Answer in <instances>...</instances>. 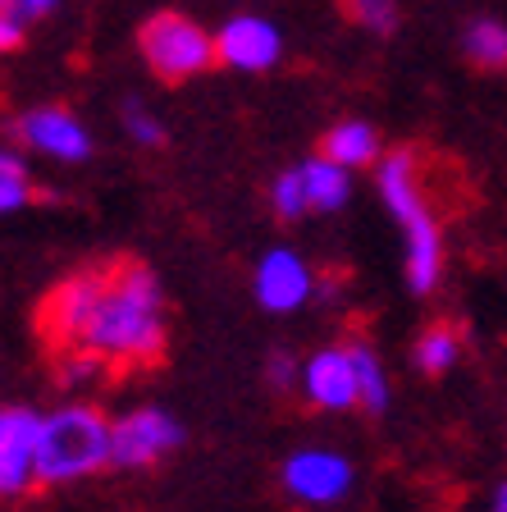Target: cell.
Masks as SVG:
<instances>
[{"label":"cell","instance_id":"1","mask_svg":"<svg viewBox=\"0 0 507 512\" xmlns=\"http://www.w3.org/2000/svg\"><path fill=\"white\" fill-rule=\"evenodd\" d=\"M42 330L60 348L101 362H151L165 348V288L142 261L78 270L51 288Z\"/></svg>","mask_w":507,"mask_h":512},{"label":"cell","instance_id":"2","mask_svg":"<svg viewBox=\"0 0 507 512\" xmlns=\"http://www.w3.org/2000/svg\"><path fill=\"white\" fill-rule=\"evenodd\" d=\"M375 188H380L393 224L402 229V243H407V261H402L407 288H412L416 298H430L434 288H439V279H444V229H439L430 202H425L412 151L402 147V151L380 156V165H375Z\"/></svg>","mask_w":507,"mask_h":512},{"label":"cell","instance_id":"3","mask_svg":"<svg viewBox=\"0 0 507 512\" xmlns=\"http://www.w3.org/2000/svg\"><path fill=\"white\" fill-rule=\"evenodd\" d=\"M110 430L106 412L92 403H64L42 416L37 435V480L42 485H74L110 467Z\"/></svg>","mask_w":507,"mask_h":512},{"label":"cell","instance_id":"4","mask_svg":"<svg viewBox=\"0 0 507 512\" xmlns=\"http://www.w3.org/2000/svg\"><path fill=\"white\" fill-rule=\"evenodd\" d=\"M142 60L156 69L165 83H188V78L206 74L220 55H215V37L188 14H151L138 32Z\"/></svg>","mask_w":507,"mask_h":512},{"label":"cell","instance_id":"5","mask_svg":"<svg viewBox=\"0 0 507 512\" xmlns=\"http://www.w3.org/2000/svg\"><path fill=\"white\" fill-rule=\"evenodd\" d=\"M279 480H284L288 499L307 503V508H334L352 494V480H357V467H352L348 453L325 444L297 448L288 453L284 467H279Z\"/></svg>","mask_w":507,"mask_h":512},{"label":"cell","instance_id":"6","mask_svg":"<svg viewBox=\"0 0 507 512\" xmlns=\"http://www.w3.org/2000/svg\"><path fill=\"white\" fill-rule=\"evenodd\" d=\"M179 444H183V426L165 407H156V403L133 407V412H124L115 421V430H110V467L147 471V467H156L160 458H169Z\"/></svg>","mask_w":507,"mask_h":512},{"label":"cell","instance_id":"7","mask_svg":"<svg viewBox=\"0 0 507 512\" xmlns=\"http://www.w3.org/2000/svg\"><path fill=\"white\" fill-rule=\"evenodd\" d=\"M37 435L42 416L32 407H0V499H19L37 485Z\"/></svg>","mask_w":507,"mask_h":512},{"label":"cell","instance_id":"8","mask_svg":"<svg viewBox=\"0 0 507 512\" xmlns=\"http://www.w3.org/2000/svg\"><path fill=\"white\" fill-rule=\"evenodd\" d=\"M14 133H19V142L28 151H42V156H51V160H69V165H78V160L92 156V133H87V124L69 106L23 110L19 124H14Z\"/></svg>","mask_w":507,"mask_h":512},{"label":"cell","instance_id":"9","mask_svg":"<svg viewBox=\"0 0 507 512\" xmlns=\"http://www.w3.org/2000/svg\"><path fill=\"white\" fill-rule=\"evenodd\" d=\"M311 288H316L311 266L293 247H270L252 270V293H256V302H261V311H270V316L302 311L311 302Z\"/></svg>","mask_w":507,"mask_h":512},{"label":"cell","instance_id":"10","mask_svg":"<svg viewBox=\"0 0 507 512\" xmlns=\"http://www.w3.org/2000/svg\"><path fill=\"white\" fill-rule=\"evenodd\" d=\"M215 55L238 74H265L284 55V32L270 19H261V14H238V19H229L215 32Z\"/></svg>","mask_w":507,"mask_h":512},{"label":"cell","instance_id":"11","mask_svg":"<svg viewBox=\"0 0 507 512\" xmlns=\"http://www.w3.org/2000/svg\"><path fill=\"white\" fill-rule=\"evenodd\" d=\"M302 398L320 412H348V407H361L357 394V366H352L348 348H320L302 362V380H297Z\"/></svg>","mask_w":507,"mask_h":512},{"label":"cell","instance_id":"12","mask_svg":"<svg viewBox=\"0 0 507 512\" xmlns=\"http://www.w3.org/2000/svg\"><path fill=\"white\" fill-rule=\"evenodd\" d=\"M380 133L366 124V119H338L320 138V156L338 160L343 170H366V165H380Z\"/></svg>","mask_w":507,"mask_h":512},{"label":"cell","instance_id":"13","mask_svg":"<svg viewBox=\"0 0 507 512\" xmlns=\"http://www.w3.org/2000/svg\"><path fill=\"white\" fill-rule=\"evenodd\" d=\"M297 174H302V183H307V202L311 211H343V206L352 202V170H343L338 160L329 156H311L297 165Z\"/></svg>","mask_w":507,"mask_h":512},{"label":"cell","instance_id":"14","mask_svg":"<svg viewBox=\"0 0 507 512\" xmlns=\"http://www.w3.org/2000/svg\"><path fill=\"white\" fill-rule=\"evenodd\" d=\"M348 352H352V366H357V394H361V407L380 416L384 407L393 403L389 371H384V362L375 357V348H370V343H352Z\"/></svg>","mask_w":507,"mask_h":512},{"label":"cell","instance_id":"15","mask_svg":"<svg viewBox=\"0 0 507 512\" xmlns=\"http://www.w3.org/2000/svg\"><path fill=\"white\" fill-rule=\"evenodd\" d=\"M462 51L480 69H507V23L498 19H476L462 32Z\"/></svg>","mask_w":507,"mask_h":512},{"label":"cell","instance_id":"16","mask_svg":"<svg viewBox=\"0 0 507 512\" xmlns=\"http://www.w3.org/2000/svg\"><path fill=\"white\" fill-rule=\"evenodd\" d=\"M416 371L421 375H448L457 362H462V339L448 325H430V330L416 339Z\"/></svg>","mask_w":507,"mask_h":512},{"label":"cell","instance_id":"17","mask_svg":"<svg viewBox=\"0 0 507 512\" xmlns=\"http://www.w3.org/2000/svg\"><path fill=\"white\" fill-rule=\"evenodd\" d=\"M270 206H275V215L279 220H302V215L311 211V202H307V183H302V174H297V165L293 170H284V174H275V183H270Z\"/></svg>","mask_w":507,"mask_h":512},{"label":"cell","instance_id":"18","mask_svg":"<svg viewBox=\"0 0 507 512\" xmlns=\"http://www.w3.org/2000/svg\"><path fill=\"white\" fill-rule=\"evenodd\" d=\"M343 10L352 23H361L375 37H389L398 28V0H343Z\"/></svg>","mask_w":507,"mask_h":512},{"label":"cell","instance_id":"19","mask_svg":"<svg viewBox=\"0 0 507 512\" xmlns=\"http://www.w3.org/2000/svg\"><path fill=\"white\" fill-rule=\"evenodd\" d=\"M124 133L138 142V147H160V142H165V128H160V119L151 115L142 101H133V96L124 101Z\"/></svg>","mask_w":507,"mask_h":512},{"label":"cell","instance_id":"20","mask_svg":"<svg viewBox=\"0 0 507 512\" xmlns=\"http://www.w3.org/2000/svg\"><path fill=\"white\" fill-rule=\"evenodd\" d=\"M110 362H101V357H92V352H78L69 348V357L60 362V384H69V389H78V384H92L101 380V371H106Z\"/></svg>","mask_w":507,"mask_h":512},{"label":"cell","instance_id":"21","mask_svg":"<svg viewBox=\"0 0 507 512\" xmlns=\"http://www.w3.org/2000/svg\"><path fill=\"white\" fill-rule=\"evenodd\" d=\"M32 202L28 174H0V215H14Z\"/></svg>","mask_w":507,"mask_h":512},{"label":"cell","instance_id":"22","mask_svg":"<svg viewBox=\"0 0 507 512\" xmlns=\"http://www.w3.org/2000/svg\"><path fill=\"white\" fill-rule=\"evenodd\" d=\"M265 380L275 384V389H293L302 380V362H297L293 352H270V362H265Z\"/></svg>","mask_w":507,"mask_h":512},{"label":"cell","instance_id":"23","mask_svg":"<svg viewBox=\"0 0 507 512\" xmlns=\"http://www.w3.org/2000/svg\"><path fill=\"white\" fill-rule=\"evenodd\" d=\"M55 5H60V0H0V14H10V19H19L23 28H28V23L46 19Z\"/></svg>","mask_w":507,"mask_h":512},{"label":"cell","instance_id":"24","mask_svg":"<svg viewBox=\"0 0 507 512\" xmlns=\"http://www.w3.org/2000/svg\"><path fill=\"white\" fill-rule=\"evenodd\" d=\"M23 23L19 19H10V14H0V51H19L23 46Z\"/></svg>","mask_w":507,"mask_h":512},{"label":"cell","instance_id":"25","mask_svg":"<svg viewBox=\"0 0 507 512\" xmlns=\"http://www.w3.org/2000/svg\"><path fill=\"white\" fill-rule=\"evenodd\" d=\"M0 174H28V160H23V151L0 147Z\"/></svg>","mask_w":507,"mask_h":512},{"label":"cell","instance_id":"26","mask_svg":"<svg viewBox=\"0 0 507 512\" xmlns=\"http://www.w3.org/2000/svg\"><path fill=\"white\" fill-rule=\"evenodd\" d=\"M489 512H507V480L494 490V499H489Z\"/></svg>","mask_w":507,"mask_h":512}]
</instances>
